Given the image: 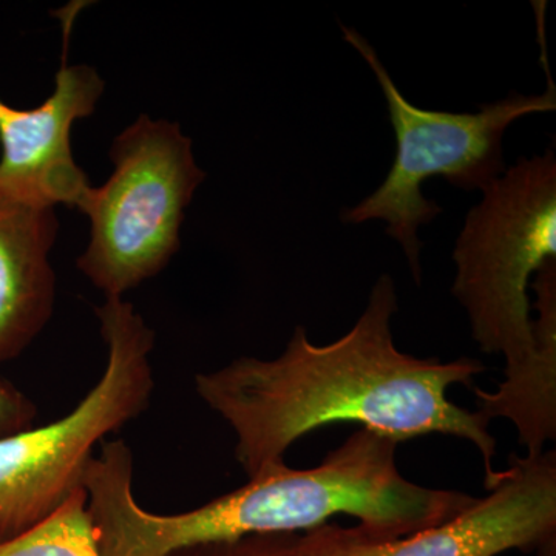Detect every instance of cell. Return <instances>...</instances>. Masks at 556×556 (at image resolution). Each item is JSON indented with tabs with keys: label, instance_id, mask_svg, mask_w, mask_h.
Masks as SVG:
<instances>
[{
	"label": "cell",
	"instance_id": "52a82bcc",
	"mask_svg": "<svg viewBox=\"0 0 556 556\" xmlns=\"http://www.w3.org/2000/svg\"><path fill=\"white\" fill-rule=\"evenodd\" d=\"M556 556V453L508 457L495 485L455 518L394 540L328 525L302 533L285 556Z\"/></svg>",
	"mask_w": 556,
	"mask_h": 556
},
{
	"label": "cell",
	"instance_id": "7c38bea8",
	"mask_svg": "<svg viewBox=\"0 0 556 556\" xmlns=\"http://www.w3.org/2000/svg\"><path fill=\"white\" fill-rule=\"evenodd\" d=\"M299 535H260L178 548L166 556H285Z\"/></svg>",
	"mask_w": 556,
	"mask_h": 556
},
{
	"label": "cell",
	"instance_id": "5b68a950",
	"mask_svg": "<svg viewBox=\"0 0 556 556\" xmlns=\"http://www.w3.org/2000/svg\"><path fill=\"white\" fill-rule=\"evenodd\" d=\"M108 364L78 405L54 422L0 438V544L22 535L84 486L94 448L152 401V328L124 299L97 308Z\"/></svg>",
	"mask_w": 556,
	"mask_h": 556
},
{
	"label": "cell",
	"instance_id": "4fadbf2b",
	"mask_svg": "<svg viewBox=\"0 0 556 556\" xmlns=\"http://www.w3.org/2000/svg\"><path fill=\"white\" fill-rule=\"evenodd\" d=\"M36 415L35 402L9 380L0 378V438L33 427Z\"/></svg>",
	"mask_w": 556,
	"mask_h": 556
},
{
	"label": "cell",
	"instance_id": "9c48e42d",
	"mask_svg": "<svg viewBox=\"0 0 556 556\" xmlns=\"http://www.w3.org/2000/svg\"><path fill=\"white\" fill-rule=\"evenodd\" d=\"M58 228L54 207L0 195V365L20 357L53 316Z\"/></svg>",
	"mask_w": 556,
	"mask_h": 556
},
{
	"label": "cell",
	"instance_id": "277c9868",
	"mask_svg": "<svg viewBox=\"0 0 556 556\" xmlns=\"http://www.w3.org/2000/svg\"><path fill=\"white\" fill-rule=\"evenodd\" d=\"M453 298L466 309L482 353L503 356L504 372L536 353L529 288L556 262V156H521L482 190L453 249Z\"/></svg>",
	"mask_w": 556,
	"mask_h": 556
},
{
	"label": "cell",
	"instance_id": "3957f363",
	"mask_svg": "<svg viewBox=\"0 0 556 556\" xmlns=\"http://www.w3.org/2000/svg\"><path fill=\"white\" fill-rule=\"evenodd\" d=\"M535 11L546 91L541 94L514 91L504 100L482 105L478 113L437 112L412 104L397 89L371 43L354 28L342 25L343 39L367 62L382 87L396 135V159L382 185L356 206L345 208L340 219L350 225L372 219L386 222L387 233L401 244L417 285L422 281V243L417 230L442 214L437 201L424 197V182L444 177L455 188L482 192L507 169L503 139L508 127L526 116L556 109V87L544 36L546 10L540 3Z\"/></svg>",
	"mask_w": 556,
	"mask_h": 556
},
{
	"label": "cell",
	"instance_id": "30bf717a",
	"mask_svg": "<svg viewBox=\"0 0 556 556\" xmlns=\"http://www.w3.org/2000/svg\"><path fill=\"white\" fill-rule=\"evenodd\" d=\"M538 300V350L521 367L504 372L496 390L473 387L478 412L493 419H506L518 431L526 456L544 453L556 441V262L544 266L532 281Z\"/></svg>",
	"mask_w": 556,
	"mask_h": 556
},
{
	"label": "cell",
	"instance_id": "7a4b0ae2",
	"mask_svg": "<svg viewBox=\"0 0 556 556\" xmlns=\"http://www.w3.org/2000/svg\"><path fill=\"white\" fill-rule=\"evenodd\" d=\"M399 442L376 431H354L317 467L266 468L247 484L174 515L134 504L119 522L126 556H166L178 548L260 535H302L346 515L356 530L387 541L444 525L475 497L457 490L431 489L399 471Z\"/></svg>",
	"mask_w": 556,
	"mask_h": 556
},
{
	"label": "cell",
	"instance_id": "8992f818",
	"mask_svg": "<svg viewBox=\"0 0 556 556\" xmlns=\"http://www.w3.org/2000/svg\"><path fill=\"white\" fill-rule=\"evenodd\" d=\"M113 172L76 207L90 222L78 268L105 299L159 276L179 248L185 211L206 174L177 123L141 115L113 141Z\"/></svg>",
	"mask_w": 556,
	"mask_h": 556
},
{
	"label": "cell",
	"instance_id": "6da1fadb",
	"mask_svg": "<svg viewBox=\"0 0 556 556\" xmlns=\"http://www.w3.org/2000/svg\"><path fill=\"white\" fill-rule=\"evenodd\" d=\"M397 309L394 280L383 274L356 324L334 342L316 345L306 328L298 327L273 361L240 357L195 376L201 401L232 430L248 478L283 464L288 450L306 434L348 422L399 444L428 434L463 439L481 453L485 489L495 485L503 470L493 467L492 420L448 397L452 387L473 388L485 365L399 350L391 327Z\"/></svg>",
	"mask_w": 556,
	"mask_h": 556
},
{
	"label": "cell",
	"instance_id": "ba28073f",
	"mask_svg": "<svg viewBox=\"0 0 556 556\" xmlns=\"http://www.w3.org/2000/svg\"><path fill=\"white\" fill-rule=\"evenodd\" d=\"M104 80L89 65H70L62 56L53 93L35 109L11 108L0 100V195L54 207H76L89 188L73 159L72 127L97 109Z\"/></svg>",
	"mask_w": 556,
	"mask_h": 556
},
{
	"label": "cell",
	"instance_id": "8fae6325",
	"mask_svg": "<svg viewBox=\"0 0 556 556\" xmlns=\"http://www.w3.org/2000/svg\"><path fill=\"white\" fill-rule=\"evenodd\" d=\"M0 556H102L84 486L51 517L0 544Z\"/></svg>",
	"mask_w": 556,
	"mask_h": 556
}]
</instances>
